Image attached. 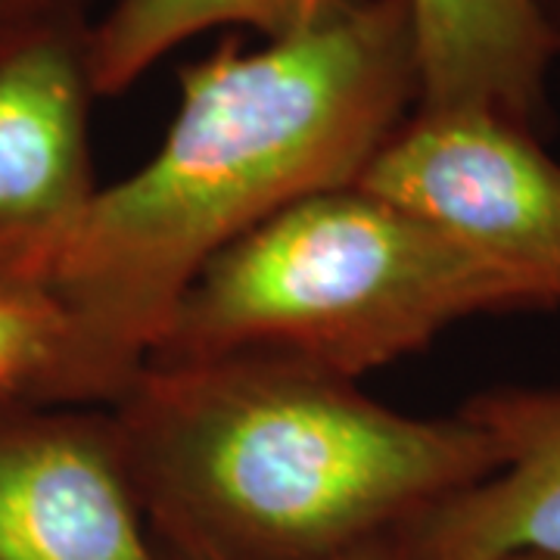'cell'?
<instances>
[{
	"mask_svg": "<svg viewBox=\"0 0 560 560\" xmlns=\"http://www.w3.org/2000/svg\"><path fill=\"white\" fill-rule=\"evenodd\" d=\"M165 555L337 560L499 467L460 415L411 418L302 361L143 364L109 405Z\"/></svg>",
	"mask_w": 560,
	"mask_h": 560,
	"instance_id": "7a4b0ae2",
	"label": "cell"
},
{
	"mask_svg": "<svg viewBox=\"0 0 560 560\" xmlns=\"http://www.w3.org/2000/svg\"><path fill=\"white\" fill-rule=\"evenodd\" d=\"M72 324L44 287H0V399L60 405Z\"/></svg>",
	"mask_w": 560,
	"mask_h": 560,
	"instance_id": "30bf717a",
	"label": "cell"
},
{
	"mask_svg": "<svg viewBox=\"0 0 560 560\" xmlns=\"http://www.w3.org/2000/svg\"><path fill=\"white\" fill-rule=\"evenodd\" d=\"M178 88L160 150L97 190L47 280L72 324L60 405L109 408L206 261L364 175L418 109L411 0H320L283 38H228Z\"/></svg>",
	"mask_w": 560,
	"mask_h": 560,
	"instance_id": "6da1fadb",
	"label": "cell"
},
{
	"mask_svg": "<svg viewBox=\"0 0 560 560\" xmlns=\"http://www.w3.org/2000/svg\"><path fill=\"white\" fill-rule=\"evenodd\" d=\"M165 551V548H162ZM168 560H187V558H175V555H168ZM337 560H408V555L401 551L399 539H396V533L393 536H383V539L371 541V545H361L355 551H349V555H342Z\"/></svg>",
	"mask_w": 560,
	"mask_h": 560,
	"instance_id": "7c38bea8",
	"label": "cell"
},
{
	"mask_svg": "<svg viewBox=\"0 0 560 560\" xmlns=\"http://www.w3.org/2000/svg\"><path fill=\"white\" fill-rule=\"evenodd\" d=\"M418 109H482L533 135L551 125L560 28L539 0H411Z\"/></svg>",
	"mask_w": 560,
	"mask_h": 560,
	"instance_id": "ba28073f",
	"label": "cell"
},
{
	"mask_svg": "<svg viewBox=\"0 0 560 560\" xmlns=\"http://www.w3.org/2000/svg\"><path fill=\"white\" fill-rule=\"evenodd\" d=\"M97 0H0V22L40 16H88Z\"/></svg>",
	"mask_w": 560,
	"mask_h": 560,
	"instance_id": "8fae6325",
	"label": "cell"
},
{
	"mask_svg": "<svg viewBox=\"0 0 560 560\" xmlns=\"http://www.w3.org/2000/svg\"><path fill=\"white\" fill-rule=\"evenodd\" d=\"M499 467L405 523L408 560L560 558V386H499L458 411Z\"/></svg>",
	"mask_w": 560,
	"mask_h": 560,
	"instance_id": "52a82bcc",
	"label": "cell"
},
{
	"mask_svg": "<svg viewBox=\"0 0 560 560\" xmlns=\"http://www.w3.org/2000/svg\"><path fill=\"white\" fill-rule=\"evenodd\" d=\"M523 308H548L529 280L346 184L290 202L206 261L143 364L278 355L359 383L458 320Z\"/></svg>",
	"mask_w": 560,
	"mask_h": 560,
	"instance_id": "3957f363",
	"label": "cell"
},
{
	"mask_svg": "<svg viewBox=\"0 0 560 560\" xmlns=\"http://www.w3.org/2000/svg\"><path fill=\"white\" fill-rule=\"evenodd\" d=\"M88 16L0 22V287H44L97 197Z\"/></svg>",
	"mask_w": 560,
	"mask_h": 560,
	"instance_id": "5b68a950",
	"label": "cell"
},
{
	"mask_svg": "<svg viewBox=\"0 0 560 560\" xmlns=\"http://www.w3.org/2000/svg\"><path fill=\"white\" fill-rule=\"evenodd\" d=\"M0 560H168L109 408L0 399Z\"/></svg>",
	"mask_w": 560,
	"mask_h": 560,
	"instance_id": "8992f818",
	"label": "cell"
},
{
	"mask_svg": "<svg viewBox=\"0 0 560 560\" xmlns=\"http://www.w3.org/2000/svg\"><path fill=\"white\" fill-rule=\"evenodd\" d=\"M517 560H560V558H517Z\"/></svg>",
	"mask_w": 560,
	"mask_h": 560,
	"instance_id": "5bb4252c",
	"label": "cell"
},
{
	"mask_svg": "<svg viewBox=\"0 0 560 560\" xmlns=\"http://www.w3.org/2000/svg\"><path fill=\"white\" fill-rule=\"evenodd\" d=\"M320 0H113L88 32L97 97L125 94L178 44L212 28H256L265 40L296 32Z\"/></svg>",
	"mask_w": 560,
	"mask_h": 560,
	"instance_id": "9c48e42d",
	"label": "cell"
},
{
	"mask_svg": "<svg viewBox=\"0 0 560 560\" xmlns=\"http://www.w3.org/2000/svg\"><path fill=\"white\" fill-rule=\"evenodd\" d=\"M539 7L545 10V16L560 28V0H539Z\"/></svg>",
	"mask_w": 560,
	"mask_h": 560,
	"instance_id": "4fadbf2b",
	"label": "cell"
},
{
	"mask_svg": "<svg viewBox=\"0 0 560 560\" xmlns=\"http://www.w3.org/2000/svg\"><path fill=\"white\" fill-rule=\"evenodd\" d=\"M355 184L418 212L560 305V162L482 109H415Z\"/></svg>",
	"mask_w": 560,
	"mask_h": 560,
	"instance_id": "277c9868",
	"label": "cell"
}]
</instances>
